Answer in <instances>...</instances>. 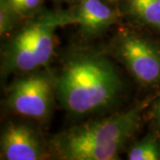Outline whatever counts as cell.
<instances>
[{
	"label": "cell",
	"instance_id": "11",
	"mask_svg": "<svg viewBox=\"0 0 160 160\" xmlns=\"http://www.w3.org/2000/svg\"><path fill=\"white\" fill-rule=\"evenodd\" d=\"M12 14H14V12L12 11L6 0H1L0 32L2 36L11 29L12 25Z\"/></svg>",
	"mask_w": 160,
	"mask_h": 160
},
{
	"label": "cell",
	"instance_id": "12",
	"mask_svg": "<svg viewBox=\"0 0 160 160\" xmlns=\"http://www.w3.org/2000/svg\"><path fill=\"white\" fill-rule=\"evenodd\" d=\"M150 117L154 125L160 130V98L156 102L150 111Z\"/></svg>",
	"mask_w": 160,
	"mask_h": 160
},
{
	"label": "cell",
	"instance_id": "8",
	"mask_svg": "<svg viewBox=\"0 0 160 160\" xmlns=\"http://www.w3.org/2000/svg\"><path fill=\"white\" fill-rule=\"evenodd\" d=\"M126 9L137 22L160 32V0H126Z\"/></svg>",
	"mask_w": 160,
	"mask_h": 160
},
{
	"label": "cell",
	"instance_id": "4",
	"mask_svg": "<svg viewBox=\"0 0 160 160\" xmlns=\"http://www.w3.org/2000/svg\"><path fill=\"white\" fill-rule=\"evenodd\" d=\"M117 58L140 85L151 86L160 82V47L141 35L123 31L113 43Z\"/></svg>",
	"mask_w": 160,
	"mask_h": 160
},
{
	"label": "cell",
	"instance_id": "13",
	"mask_svg": "<svg viewBox=\"0 0 160 160\" xmlns=\"http://www.w3.org/2000/svg\"><path fill=\"white\" fill-rule=\"evenodd\" d=\"M108 1H109L110 3H115V2H117L118 0H108Z\"/></svg>",
	"mask_w": 160,
	"mask_h": 160
},
{
	"label": "cell",
	"instance_id": "3",
	"mask_svg": "<svg viewBox=\"0 0 160 160\" xmlns=\"http://www.w3.org/2000/svg\"><path fill=\"white\" fill-rule=\"evenodd\" d=\"M56 28L42 18L19 32L6 47L4 62L6 69L27 72L47 63L54 49Z\"/></svg>",
	"mask_w": 160,
	"mask_h": 160
},
{
	"label": "cell",
	"instance_id": "14",
	"mask_svg": "<svg viewBox=\"0 0 160 160\" xmlns=\"http://www.w3.org/2000/svg\"><path fill=\"white\" fill-rule=\"evenodd\" d=\"M66 1H68V0H66Z\"/></svg>",
	"mask_w": 160,
	"mask_h": 160
},
{
	"label": "cell",
	"instance_id": "6",
	"mask_svg": "<svg viewBox=\"0 0 160 160\" xmlns=\"http://www.w3.org/2000/svg\"><path fill=\"white\" fill-rule=\"evenodd\" d=\"M43 19L55 27L77 24L83 33L94 36L102 33L115 22L116 13L102 0H81L69 11L47 14Z\"/></svg>",
	"mask_w": 160,
	"mask_h": 160
},
{
	"label": "cell",
	"instance_id": "5",
	"mask_svg": "<svg viewBox=\"0 0 160 160\" xmlns=\"http://www.w3.org/2000/svg\"><path fill=\"white\" fill-rule=\"evenodd\" d=\"M54 86L43 74H33L17 80L6 98L7 107L19 115L35 119H44L52 105Z\"/></svg>",
	"mask_w": 160,
	"mask_h": 160
},
{
	"label": "cell",
	"instance_id": "2",
	"mask_svg": "<svg viewBox=\"0 0 160 160\" xmlns=\"http://www.w3.org/2000/svg\"><path fill=\"white\" fill-rule=\"evenodd\" d=\"M146 102L112 116L69 128L52 141V149L62 160L118 159L121 149L139 128Z\"/></svg>",
	"mask_w": 160,
	"mask_h": 160
},
{
	"label": "cell",
	"instance_id": "10",
	"mask_svg": "<svg viewBox=\"0 0 160 160\" xmlns=\"http://www.w3.org/2000/svg\"><path fill=\"white\" fill-rule=\"evenodd\" d=\"M6 2L15 15L26 16L40 6L42 0H6Z\"/></svg>",
	"mask_w": 160,
	"mask_h": 160
},
{
	"label": "cell",
	"instance_id": "1",
	"mask_svg": "<svg viewBox=\"0 0 160 160\" xmlns=\"http://www.w3.org/2000/svg\"><path fill=\"white\" fill-rule=\"evenodd\" d=\"M122 89V79L114 63L92 50L70 53L55 83L59 102L73 116L109 109L118 101Z\"/></svg>",
	"mask_w": 160,
	"mask_h": 160
},
{
	"label": "cell",
	"instance_id": "7",
	"mask_svg": "<svg viewBox=\"0 0 160 160\" xmlns=\"http://www.w3.org/2000/svg\"><path fill=\"white\" fill-rule=\"evenodd\" d=\"M44 149L38 134L31 127L9 123L1 136V157L6 160H38Z\"/></svg>",
	"mask_w": 160,
	"mask_h": 160
},
{
	"label": "cell",
	"instance_id": "9",
	"mask_svg": "<svg viewBox=\"0 0 160 160\" xmlns=\"http://www.w3.org/2000/svg\"><path fill=\"white\" fill-rule=\"evenodd\" d=\"M129 160H159L160 144L154 136H148L139 141L128 151Z\"/></svg>",
	"mask_w": 160,
	"mask_h": 160
}]
</instances>
